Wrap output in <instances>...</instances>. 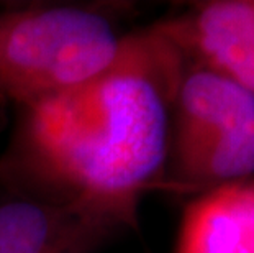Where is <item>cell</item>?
<instances>
[{
    "label": "cell",
    "instance_id": "cell-1",
    "mask_svg": "<svg viewBox=\"0 0 254 253\" xmlns=\"http://www.w3.org/2000/svg\"><path fill=\"white\" fill-rule=\"evenodd\" d=\"M182 51L149 28L125 33L109 68L23 107L0 182L8 192L77 204L136 227L149 191H166Z\"/></svg>",
    "mask_w": 254,
    "mask_h": 253
},
{
    "label": "cell",
    "instance_id": "cell-2",
    "mask_svg": "<svg viewBox=\"0 0 254 253\" xmlns=\"http://www.w3.org/2000/svg\"><path fill=\"white\" fill-rule=\"evenodd\" d=\"M123 36L104 12L36 5L0 13V102L21 109L109 68Z\"/></svg>",
    "mask_w": 254,
    "mask_h": 253
},
{
    "label": "cell",
    "instance_id": "cell-3",
    "mask_svg": "<svg viewBox=\"0 0 254 253\" xmlns=\"http://www.w3.org/2000/svg\"><path fill=\"white\" fill-rule=\"evenodd\" d=\"M187 61V59H186ZM254 115V94L213 69L186 64L172 112L166 191L236 127Z\"/></svg>",
    "mask_w": 254,
    "mask_h": 253
},
{
    "label": "cell",
    "instance_id": "cell-4",
    "mask_svg": "<svg viewBox=\"0 0 254 253\" xmlns=\"http://www.w3.org/2000/svg\"><path fill=\"white\" fill-rule=\"evenodd\" d=\"M122 229L113 215L77 204L0 197V253H95Z\"/></svg>",
    "mask_w": 254,
    "mask_h": 253
},
{
    "label": "cell",
    "instance_id": "cell-5",
    "mask_svg": "<svg viewBox=\"0 0 254 253\" xmlns=\"http://www.w3.org/2000/svg\"><path fill=\"white\" fill-rule=\"evenodd\" d=\"M154 26L189 63L213 69L254 94V0L195 2Z\"/></svg>",
    "mask_w": 254,
    "mask_h": 253
},
{
    "label": "cell",
    "instance_id": "cell-6",
    "mask_svg": "<svg viewBox=\"0 0 254 253\" xmlns=\"http://www.w3.org/2000/svg\"><path fill=\"white\" fill-rule=\"evenodd\" d=\"M176 253H254V186L240 181L198 194L184 211Z\"/></svg>",
    "mask_w": 254,
    "mask_h": 253
},
{
    "label": "cell",
    "instance_id": "cell-7",
    "mask_svg": "<svg viewBox=\"0 0 254 253\" xmlns=\"http://www.w3.org/2000/svg\"><path fill=\"white\" fill-rule=\"evenodd\" d=\"M246 181L250 182V184H253V186H254V176H253V177H250V179H246Z\"/></svg>",
    "mask_w": 254,
    "mask_h": 253
}]
</instances>
